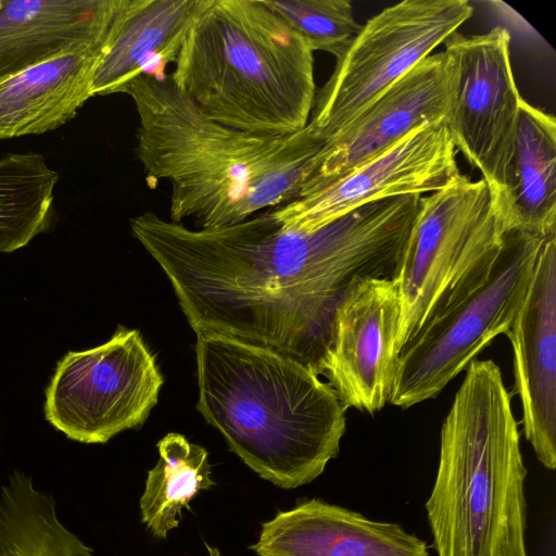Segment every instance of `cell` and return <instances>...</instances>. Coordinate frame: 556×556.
Here are the masks:
<instances>
[{
	"label": "cell",
	"instance_id": "cell-20",
	"mask_svg": "<svg viewBox=\"0 0 556 556\" xmlns=\"http://www.w3.org/2000/svg\"><path fill=\"white\" fill-rule=\"evenodd\" d=\"M0 556H94L59 519L54 498L13 471L0 489Z\"/></svg>",
	"mask_w": 556,
	"mask_h": 556
},
{
	"label": "cell",
	"instance_id": "cell-13",
	"mask_svg": "<svg viewBox=\"0 0 556 556\" xmlns=\"http://www.w3.org/2000/svg\"><path fill=\"white\" fill-rule=\"evenodd\" d=\"M457 83V64L447 51L421 60L354 122L325 142L317 155V167L298 198L329 185L416 127L446 121L455 103Z\"/></svg>",
	"mask_w": 556,
	"mask_h": 556
},
{
	"label": "cell",
	"instance_id": "cell-2",
	"mask_svg": "<svg viewBox=\"0 0 556 556\" xmlns=\"http://www.w3.org/2000/svg\"><path fill=\"white\" fill-rule=\"evenodd\" d=\"M121 92L139 116L135 152L148 179L170 184L173 223L219 228L295 200L325 146L308 126L266 136L212 121L169 75L139 76Z\"/></svg>",
	"mask_w": 556,
	"mask_h": 556
},
{
	"label": "cell",
	"instance_id": "cell-16",
	"mask_svg": "<svg viewBox=\"0 0 556 556\" xmlns=\"http://www.w3.org/2000/svg\"><path fill=\"white\" fill-rule=\"evenodd\" d=\"M123 0H0V83L68 53L103 49Z\"/></svg>",
	"mask_w": 556,
	"mask_h": 556
},
{
	"label": "cell",
	"instance_id": "cell-1",
	"mask_svg": "<svg viewBox=\"0 0 556 556\" xmlns=\"http://www.w3.org/2000/svg\"><path fill=\"white\" fill-rule=\"evenodd\" d=\"M419 201H372L314 228L285 225L270 208L211 229L146 212L130 229L165 273L194 332L263 346L316 370L350 290L367 278L394 277Z\"/></svg>",
	"mask_w": 556,
	"mask_h": 556
},
{
	"label": "cell",
	"instance_id": "cell-11",
	"mask_svg": "<svg viewBox=\"0 0 556 556\" xmlns=\"http://www.w3.org/2000/svg\"><path fill=\"white\" fill-rule=\"evenodd\" d=\"M460 176L445 119L422 124L321 189L273 208L282 224L314 228L366 203L441 190Z\"/></svg>",
	"mask_w": 556,
	"mask_h": 556
},
{
	"label": "cell",
	"instance_id": "cell-7",
	"mask_svg": "<svg viewBox=\"0 0 556 556\" xmlns=\"http://www.w3.org/2000/svg\"><path fill=\"white\" fill-rule=\"evenodd\" d=\"M546 236L505 233L488 277L428 321L400 351L389 403L405 409L435 397L495 337L506 333Z\"/></svg>",
	"mask_w": 556,
	"mask_h": 556
},
{
	"label": "cell",
	"instance_id": "cell-9",
	"mask_svg": "<svg viewBox=\"0 0 556 556\" xmlns=\"http://www.w3.org/2000/svg\"><path fill=\"white\" fill-rule=\"evenodd\" d=\"M163 382L139 330L118 326L109 341L58 362L45 391V417L73 441L106 443L146 421Z\"/></svg>",
	"mask_w": 556,
	"mask_h": 556
},
{
	"label": "cell",
	"instance_id": "cell-6",
	"mask_svg": "<svg viewBox=\"0 0 556 556\" xmlns=\"http://www.w3.org/2000/svg\"><path fill=\"white\" fill-rule=\"evenodd\" d=\"M505 233L483 179L472 181L460 174L420 198L392 278L400 299L397 354L428 321L488 277Z\"/></svg>",
	"mask_w": 556,
	"mask_h": 556
},
{
	"label": "cell",
	"instance_id": "cell-5",
	"mask_svg": "<svg viewBox=\"0 0 556 556\" xmlns=\"http://www.w3.org/2000/svg\"><path fill=\"white\" fill-rule=\"evenodd\" d=\"M169 74L210 119L266 136L304 129L314 52L263 0H203Z\"/></svg>",
	"mask_w": 556,
	"mask_h": 556
},
{
	"label": "cell",
	"instance_id": "cell-14",
	"mask_svg": "<svg viewBox=\"0 0 556 556\" xmlns=\"http://www.w3.org/2000/svg\"><path fill=\"white\" fill-rule=\"evenodd\" d=\"M522 427L540 463L556 468V232L545 237L523 301L505 333ZM511 394V395H513Z\"/></svg>",
	"mask_w": 556,
	"mask_h": 556
},
{
	"label": "cell",
	"instance_id": "cell-22",
	"mask_svg": "<svg viewBox=\"0 0 556 556\" xmlns=\"http://www.w3.org/2000/svg\"><path fill=\"white\" fill-rule=\"evenodd\" d=\"M58 180L41 154L0 159V252L18 250L47 229Z\"/></svg>",
	"mask_w": 556,
	"mask_h": 556
},
{
	"label": "cell",
	"instance_id": "cell-23",
	"mask_svg": "<svg viewBox=\"0 0 556 556\" xmlns=\"http://www.w3.org/2000/svg\"><path fill=\"white\" fill-rule=\"evenodd\" d=\"M299 33L314 51L338 59L361 30L349 0H263Z\"/></svg>",
	"mask_w": 556,
	"mask_h": 556
},
{
	"label": "cell",
	"instance_id": "cell-12",
	"mask_svg": "<svg viewBox=\"0 0 556 556\" xmlns=\"http://www.w3.org/2000/svg\"><path fill=\"white\" fill-rule=\"evenodd\" d=\"M400 299L392 279L367 278L338 306L316 372L345 409L370 415L390 402L399 371Z\"/></svg>",
	"mask_w": 556,
	"mask_h": 556
},
{
	"label": "cell",
	"instance_id": "cell-3",
	"mask_svg": "<svg viewBox=\"0 0 556 556\" xmlns=\"http://www.w3.org/2000/svg\"><path fill=\"white\" fill-rule=\"evenodd\" d=\"M197 409L261 478L294 489L337 457L345 408L316 370L273 350L195 332Z\"/></svg>",
	"mask_w": 556,
	"mask_h": 556
},
{
	"label": "cell",
	"instance_id": "cell-17",
	"mask_svg": "<svg viewBox=\"0 0 556 556\" xmlns=\"http://www.w3.org/2000/svg\"><path fill=\"white\" fill-rule=\"evenodd\" d=\"M203 0H123L97 63L91 93L121 92L142 75L175 63Z\"/></svg>",
	"mask_w": 556,
	"mask_h": 556
},
{
	"label": "cell",
	"instance_id": "cell-15",
	"mask_svg": "<svg viewBox=\"0 0 556 556\" xmlns=\"http://www.w3.org/2000/svg\"><path fill=\"white\" fill-rule=\"evenodd\" d=\"M257 556H430L425 541L318 498L278 513L250 547Z\"/></svg>",
	"mask_w": 556,
	"mask_h": 556
},
{
	"label": "cell",
	"instance_id": "cell-8",
	"mask_svg": "<svg viewBox=\"0 0 556 556\" xmlns=\"http://www.w3.org/2000/svg\"><path fill=\"white\" fill-rule=\"evenodd\" d=\"M472 13L467 0H405L370 17L316 91L307 126L336 137Z\"/></svg>",
	"mask_w": 556,
	"mask_h": 556
},
{
	"label": "cell",
	"instance_id": "cell-19",
	"mask_svg": "<svg viewBox=\"0 0 556 556\" xmlns=\"http://www.w3.org/2000/svg\"><path fill=\"white\" fill-rule=\"evenodd\" d=\"M495 206L505 232H556V121L523 99L508 184Z\"/></svg>",
	"mask_w": 556,
	"mask_h": 556
},
{
	"label": "cell",
	"instance_id": "cell-21",
	"mask_svg": "<svg viewBox=\"0 0 556 556\" xmlns=\"http://www.w3.org/2000/svg\"><path fill=\"white\" fill-rule=\"evenodd\" d=\"M159 460L149 471L140 498L142 522L157 539L177 528L182 507L202 490L214 485L204 447L180 433H168L157 442Z\"/></svg>",
	"mask_w": 556,
	"mask_h": 556
},
{
	"label": "cell",
	"instance_id": "cell-10",
	"mask_svg": "<svg viewBox=\"0 0 556 556\" xmlns=\"http://www.w3.org/2000/svg\"><path fill=\"white\" fill-rule=\"evenodd\" d=\"M443 43L456 61V99L446 124L456 150L477 167L495 205L506 190L515 151L520 97L510 64V35L453 33Z\"/></svg>",
	"mask_w": 556,
	"mask_h": 556
},
{
	"label": "cell",
	"instance_id": "cell-18",
	"mask_svg": "<svg viewBox=\"0 0 556 556\" xmlns=\"http://www.w3.org/2000/svg\"><path fill=\"white\" fill-rule=\"evenodd\" d=\"M101 52L64 54L0 83V139L43 134L71 121L92 97Z\"/></svg>",
	"mask_w": 556,
	"mask_h": 556
},
{
	"label": "cell",
	"instance_id": "cell-4",
	"mask_svg": "<svg viewBox=\"0 0 556 556\" xmlns=\"http://www.w3.org/2000/svg\"><path fill=\"white\" fill-rule=\"evenodd\" d=\"M520 433L501 369L473 359L442 424L425 507L438 556H528Z\"/></svg>",
	"mask_w": 556,
	"mask_h": 556
}]
</instances>
